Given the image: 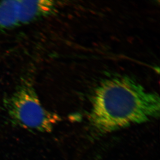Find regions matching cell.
I'll list each match as a JSON object with an SVG mask.
<instances>
[{
    "instance_id": "obj_3",
    "label": "cell",
    "mask_w": 160,
    "mask_h": 160,
    "mask_svg": "<svg viewBox=\"0 0 160 160\" xmlns=\"http://www.w3.org/2000/svg\"><path fill=\"white\" fill-rule=\"evenodd\" d=\"M19 25L26 24L53 14L57 10L55 2L48 0L18 1Z\"/></svg>"
},
{
    "instance_id": "obj_1",
    "label": "cell",
    "mask_w": 160,
    "mask_h": 160,
    "mask_svg": "<svg viewBox=\"0 0 160 160\" xmlns=\"http://www.w3.org/2000/svg\"><path fill=\"white\" fill-rule=\"evenodd\" d=\"M160 107L157 93L147 91L131 77H114L95 89L89 124L92 131L102 135L158 118Z\"/></svg>"
},
{
    "instance_id": "obj_2",
    "label": "cell",
    "mask_w": 160,
    "mask_h": 160,
    "mask_svg": "<svg viewBox=\"0 0 160 160\" xmlns=\"http://www.w3.org/2000/svg\"><path fill=\"white\" fill-rule=\"evenodd\" d=\"M4 105L11 122L30 131L50 132L60 121L56 113L45 109L31 83L24 82L18 86Z\"/></svg>"
},
{
    "instance_id": "obj_4",
    "label": "cell",
    "mask_w": 160,
    "mask_h": 160,
    "mask_svg": "<svg viewBox=\"0 0 160 160\" xmlns=\"http://www.w3.org/2000/svg\"><path fill=\"white\" fill-rule=\"evenodd\" d=\"M18 2L10 0L0 2V33L19 25Z\"/></svg>"
}]
</instances>
